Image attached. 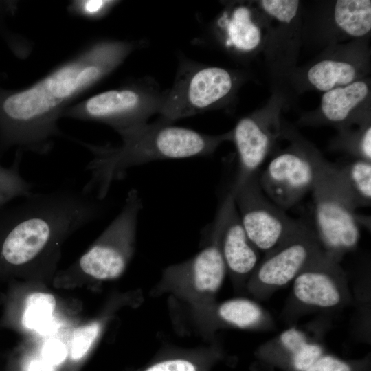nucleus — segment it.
Instances as JSON below:
<instances>
[{"instance_id": "f257e3e1", "label": "nucleus", "mask_w": 371, "mask_h": 371, "mask_svg": "<svg viewBox=\"0 0 371 371\" xmlns=\"http://www.w3.org/2000/svg\"><path fill=\"white\" fill-rule=\"evenodd\" d=\"M133 43L92 41L32 85L0 89V156L11 147L46 155L61 134L58 121L82 94L115 70L135 49Z\"/></svg>"}, {"instance_id": "f03ea898", "label": "nucleus", "mask_w": 371, "mask_h": 371, "mask_svg": "<svg viewBox=\"0 0 371 371\" xmlns=\"http://www.w3.org/2000/svg\"><path fill=\"white\" fill-rule=\"evenodd\" d=\"M16 205L0 209V258L25 265L59 238L94 221L101 201L82 190L62 189L32 193Z\"/></svg>"}, {"instance_id": "7ed1b4c3", "label": "nucleus", "mask_w": 371, "mask_h": 371, "mask_svg": "<svg viewBox=\"0 0 371 371\" xmlns=\"http://www.w3.org/2000/svg\"><path fill=\"white\" fill-rule=\"evenodd\" d=\"M118 146L80 142L91 153L86 170L90 178L82 189L102 201L111 185L127 171L151 161L207 156L232 133L214 136L157 120L120 134Z\"/></svg>"}, {"instance_id": "20e7f679", "label": "nucleus", "mask_w": 371, "mask_h": 371, "mask_svg": "<svg viewBox=\"0 0 371 371\" xmlns=\"http://www.w3.org/2000/svg\"><path fill=\"white\" fill-rule=\"evenodd\" d=\"M311 192L314 230L324 252L339 262L357 247L363 216L355 212L334 164L327 163Z\"/></svg>"}, {"instance_id": "39448f33", "label": "nucleus", "mask_w": 371, "mask_h": 371, "mask_svg": "<svg viewBox=\"0 0 371 371\" xmlns=\"http://www.w3.org/2000/svg\"><path fill=\"white\" fill-rule=\"evenodd\" d=\"M166 91L152 80L142 79L71 104L63 117L103 123L120 135L148 124L159 113Z\"/></svg>"}, {"instance_id": "423d86ee", "label": "nucleus", "mask_w": 371, "mask_h": 371, "mask_svg": "<svg viewBox=\"0 0 371 371\" xmlns=\"http://www.w3.org/2000/svg\"><path fill=\"white\" fill-rule=\"evenodd\" d=\"M234 83L223 68L181 63L172 87L166 91L159 121L171 124L209 110L230 94Z\"/></svg>"}, {"instance_id": "0eeeda50", "label": "nucleus", "mask_w": 371, "mask_h": 371, "mask_svg": "<svg viewBox=\"0 0 371 371\" xmlns=\"http://www.w3.org/2000/svg\"><path fill=\"white\" fill-rule=\"evenodd\" d=\"M259 172L248 178L232 194L242 225L249 240L268 254L300 232L306 224L291 218L262 192Z\"/></svg>"}, {"instance_id": "6e6552de", "label": "nucleus", "mask_w": 371, "mask_h": 371, "mask_svg": "<svg viewBox=\"0 0 371 371\" xmlns=\"http://www.w3.org/2000/svg\"><path fill=\"white\" fill-rule=\"evenodd\" d=\"M142 198L130 190L124 205L100 240L80 258L78 266L87 275L98 280H111L124 271L133 251Z\"/></svg>"}, {"instance_id": "1a4fd4ad", "label": "nucleus", "mask_w": 371, "mask_h": 371, "mask_svg": "<svg viewBox=\"0 0 371 371\" xmlns=\"http://www.w3.org/2000/svg\"><path fill=\"white\" fill-rule=\"evenodd\" d=\"M324 252L314 229L306 224L281 245L265 254L247 282V291L257 300L269 297L293 282Z\"/></svg>"}, {"instance_id": "9d476101", "label": "nucleus", "mask_w": 371, "mask_h": 371, "mask_svg": "<svg viewBox=\"0 0 371 371\" xmlns=\"http://www.w3.org/2000/svg\"><path fill=\"white\" fill-rule=\"evenodd\" d=\"M327 163L313 152L284 151L275 156L259 172V183L267 197L286 211L311 192Z\"/></svg>"}, {"instance_id": "9b49d317", "label": "nucleus", "mask_w": 371, "mask_h": 371, "mask_svg": "<svg viewBox=\"0 0 371 371\" xmlns=\"http://www.w3.org/2000/svg\"><path fill=\"white\" fill-rule=\"evenodd\" d=\"M291 302L303 310H335L351 301L346 274L325 252L293 280Z\"/></svg>"}, {"instance_id": "f8f14e48", "label": "nucleus", "mask_w": 371, "mask_h": 371, "mask_svg": "<svg viewBox=\"0 0 371 371\" xmlns=\"http://www.w3.org/2000/svg\"><path fill=\"white\" fill-rule=\"evenodd\" d=\"M227 269L215 238L188 260L171 266L164 272L166 284L191 302L212 301L221 287Z\"/></svg>"}, {"instance_id": "ddd939ff", "label": "nucleus", "mask_w": 371, "mask_h": 371, "mask_svg": "<svg viewBox=\"0 0 371 371\" xmlns=\"http://www.w3.org/2000/svg\"><path fill=\"white\" fill-rule=\"evenodd\" d=\"M212 236L218 243L227 272L236 282L246 286L260 262V251L246 234L230 191L219 207Z\"/></svg>"}, {"instance_id": "4468645a", "label": "nucleus", "mask_w": 371, "mask_h": 371, "mask_svg": "<svg viewBox=\"0 0 371 371\" xmlns=\"http://www.w3.org/2000/svg\"><path fill=\"white\" fill-rule=\"evenodd\" d=\"M266 129L252 117H244L237 123L232 133V139L238 155V168L232 189L238 188L259 172L271 142Z\"/></svg>"}, {"instance_id": "2eb2a0df", "label": "nucleus", "mask_w": 371, "mask_h": 371, "mask_svg": "<svg viewBox=\"0 0 371 371\" xmlns=\"http://www.w3.org/2000/svg\"><path fill=\"white\" fill-rule=\"evenodd\" d=\"M224 323L242 329H268L273 325L270 314L257 302L238 297L225 301L216 308Z\"/></svg>"}, {"instance_id": "dca6fc26", "label": "nucleus", "mask_w": 371, "mask_h": 371, "mask_svg": "<svg viewBox=\"0 0 371 371\" xmlns=\"http://www.w3.org/2000/svg\"><path fill=\"white\" fill-rule=\"evenodd\" d=\"M217 25L225 31L227 47L248 52L256 48L260 43V30L253 22L251 12L247 7H236L229 16L224 13L218 20Z\"/></svg>"}, {"instance_id": "f3484780", "label": "nucleus", "mask_w": 371, "mask_h": 371, "mask_svg": "<svg viewBox=\"0 0 371 371\" xmlns=\"http://www.w3.org/2000/svg\"><path fill=\"white\" fill-rule=\"evenodd\" d=\"M368 93V86L363 81H356L344 87H336L323 95L322 111L330 122H343L354 107L366 98Z\"/></svg>"}, {"instance_id": "a211bd4d", "label": "nucleus", "mask_w": 371, "mask_h": 371, "mask_svg": "<svg viewBox=\"0 0 371 371\" xmlns=\"http://www.w3.org/2000/svg\"><path fill=\"white\" fill-rule=\"evenodd\" d=\"M342 183L355 209L371 205V161L356 159L337 166Z\"/></svg>"}, {"instance_id": "6ab92c4d", "label": "nucleus", "mask_w": 371, "mask_h": 371, "mask_svg": "<svg viewBox=\"0 0 371 371\" xmlns=\"http://www.w3.org/2000/svg\"><path fill=\"white\" fill-rule=\"evenodd\" d=\"M338 26L352 36H362L371 29V1L339 0L334 11Z\"/></svg>"}, {"instance_id": "aec40b11", "label": "nucleus", "mask_w": 371, "mask_h": 371, "mask_svg": "<svg viewBox=\"0 0 371 371\" xmlns=\"http://www.w3.org/2000/svg\"><path fill=\"white\" fill-rule=\"evenodd\" d=\"M355 77V67L348 63L322 60L308 71L309 82L317 89L328 91L339 85H349Z\"/></svg>"}, {"instance_id": "412c9836", "label": "nucleus", "mask_w": 371, "mask_h": 371, "mask_svg": "<svg viewBox=\"0 0 371 371\" xmlns=\"http://www.w3.org/2000/svg\"><path fill=\"white\" fill-rule=\"evenodd\" d=\"M21 157L22 152L17 150L11 166L0 164V209L16 199L25 198L32 193V185L20 172Z\"/></svg>"}, {"instance_id": "4be33fe9", "label": "nucleus", "mask_w": 371, "mask_h": 371, "mask_svg": "<svg viewBox=\"0 0 371 371\" xmlns=\"http://www.w3.org/2000/svg\"><path fill=\"white\" fill-rule=\"evenodd\" d=\"M55 306L56 300L51 294L34 293L30 295L25 300L24 326L40 331L46 329L51 323Z\"/></svg>"}, {"instance_id": "5701e85b", "label": "nucleus", "mask_w": 371, "mask_h": 371, "mask_svg": "<svg viewBox=\"0 0 371 371\" xmlns=\"http://www.w3.org/2000/svg\"><path fill=\"white\" fill-rule=\"evenodd\" d=\"M115 0H75L67 6V10L73 16L91 21L105 17L118 3Z\"/></svg>"}, {"instance_id": "b1692460", "label": "nucleus", "mask_w": 371, "mask_h": 371, "mask_svg": "<svg viewBox=\"0 0 371 371\" xmlns=\"http://www.w3.org/2000/svg\"><path fill=\"white\" fill-rule=\"evenodd\" d=\"M100 330V324L95 322L80 327L74 331L70 347V355L73 359H79L87 352Z\"/></svg>"}, {"instance_id": "393cba45", "label": "nucleus", "mask_w": 371, "mask_h": 371, "mask_svg": "<svg viewBox=\"0 0 371 371\" xmlns=\"http://www.w3.org/2000/svg\"><path fill=\"white\" fill-rule=\"evenodd\" d=\"M324 354V347L310 341L288 363L293 371H306Z\"/></svg>"}, {"instance_id": "a878e982", "label": "nucleus", "mask_w": 371, "mask_h": 371, "mask_svg": "<svg viewBox=\"0 0 371 371\" xmlns=\"http://www.w3.org/2000/svg\"><path fill=\"white\" fill-rule=\"evenodd\" d=\"M263 9L278 20L289 23L296 15L299 1L296 0L260 1Z\"/></svg>"}, {"instance_id": "bb28decb", "label": "nucleus", "mask_w": 371, "mask_h": 371, "mask_svg": "<svg viewBox=\"0 0 371 371\" xmlns=\"http://www.w3.org/2000/svg\"><path fill=\"white\" fill-rule=\"evenodd\" d=\"M306 371H355L353 365L331 355H323Z\"/></svg>"}, {"instance_id": "cd10ccee", "label": "nucleus", "mask_w": 371, "mask_h": 371, "mask_svg": "<svg viewBox=\"0 0 371 371\" xmlns=\"http://www.w3.org/2000/svg\"><path fill=\"white\" fill-rule=\"evenodd\" d=\"M67 354L65 344L59 340H49L42 348V359L47 363L56 366L61 363Z\"/></svg>"}, {"instance_id": "c85d7f7f", "label": "nucleus", "mask_w": 371, "mask_h": 371, "mask_svg": "<svg viewBox=\"0 0 371 371\" xmlns=\"http://www.w3.org/2000/svg\"><path fill=\"white\" fill-rule=\"evenodd\" d=\"M145 371H198L196 366L188 360L177 359L157 363Z\"/></svg>"}, {"instance_id": "c756f323", "label": "nucleus", "mask_w": 371, "mask_h": 371, "mask_svg": "<svg viewBox=\"0 0 371 371\" xmlns=\"http://www.w3.org/2000/svg\"><path fill=\"white\" fill-rule=\"evenodd\" d=\"M27 371H56V368L43 359H36L29 363Z\"/></svg>"}]
</instances>
